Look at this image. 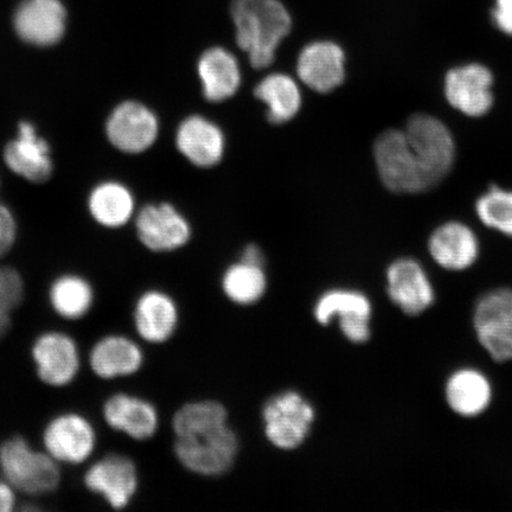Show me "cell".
<instances>
[{"mask_svg": "<svg viewBox=\"0 0 512 512\" xmlns=\"http://www.w3.org/2000/svg\"><path fill=\"white\" fill-rule=\"evenodd\" d=\"M494 390L488 377L477 369L463 368L448 377L445 398L453 413L476 418L491 405Z\"/></svg>", "mask_w": 512, "mask_h": 512, "instance_id": "obj_23", "label": "cell"}, {"mask_svg": "<svg viewBox=\"0 0 512 512\" xmlns=\"http://www.w3.org/2000/svg\"><path fill=\"white\" fill-rule=\"evenodd\" d=\"M0 472L17 494L31 497L53 494L62 478L60 464L19 435L0 445Z\"/></svg>", "mask_w": 512, "mask_h": 512, "instance_id": "obj_3", "label": "cell"}, {"mask_svg": "<svg viewBox=\"0 0 512 512\" xmlns=\"http://www.w3.org/2000/svg\"><path fill=\"white\" fill-rule=\"evenodd\" d=\"M96 432L79 413H63L51 419L42 434L43 450L59 464L80 465L93 456Z\"/></svg>", "mask_w": 512, "mask_h": 512, "instance_id": "obj_7", "label": "cell"}, {"mask_svg": "<svg viewBox=\"0 0 512 512\" xmlns=\"http://www.w3.org/2000/svg\"><path fill=\"white\" fill-rule=\"evenodd\" d=\"M88 208L93 219L106 228H120L132 219V192L119 182H104L89 195Z\"/></svg>", "mask_w": 512, "mask_h": 512, "instance_id": "obj_25", "label": "cell"}, {"mask_svg": "<svg viewBox=\"0 0 512 512\" xmlns=\"http://www.w3.org/2000/svg\"><path fill=\"white\" fill-rule=\"evenodd\" d=\"M373 305L361 292L332 290L319 298L315 307V317L319 324L328 325L331 319L339 320L354 317H371Z\"/></svg>", "mask_w": 512, "mask_h": 512, "instance_id": "obj_29", "label": "cell"}, {"mask_svg": "<svg viewBox=\"0 0 512 512\" xmlns=\"http://www.w3.org/2000/svg\"><path fill=\"white\" fill-rule=\"evenodd\" d=\"M297 74L305 86L317 93H330L345 79V54L332 41L307 44L298 56Z\"/></svg>", "mask_w": 512, "mask_h": 512, "instance_id": "obj_15", "label": "cell"}, {"mask_svg": "<svg viewBox=\"0 0 512 512\" xmlns=\"http://www.w3.org/2000/svg\"><path fill=\"white\" fill-rule=\"evenodd\" d=\"M134 328L147 343L162 344L175 334L178 324L177 306L168 294L149 291L134 306Z\"/></svg>", "mask_w": 512, "mask_h": 512, "instance_id": "obj_21", "label": "cell"}, {"mask_svg": "<svg viewBox=\"0 0 512 512\" xmlns=\"http://www.w3.org/2000/svg\"><path fill=\"white\" fill-rule=\"evenodd\" d=\"M254 95L267 106V119L274 125L291 121L303 102L298 83L283 73L267 75L256 85Z\"/></svg>", "mask_w": 512, "mask_h": 512, "instance_id": "obj_24", "label": "cell"}, {"mask_svg": "<svg viewBox=\"0 0 512 512\" xmlns=\"http://www.w3.org/2000/svg\"><path fill=\"white\" fill-rule=\"evenodd\" d=\"M106 424L134 440H149L159 426L157 409L149 401L125 393L110 396L102 407Z\"/></svg>", "mask_w": 512, "mask_h": 512, "instance_id": "obj_17", "label": "cell"}, {"mask_svg": "<svg viewBox=\"0 0 512 512\" xmlns=\"http://www.w3.org/2000/svg\"><path fill=\"white\" fill-rule=\"evenodd\" d=\"M67 12L60 0H25L16 11L19 38L35 47L55 46L66 31Z\"/></svg>", "mask_w": 512, "mask_h": 512, "instance_id": "obj_14", "label": "cell"}, {"mask_svg": "<svg viewBox=\"0 0 512 512\" xmlns=\"http://www.w3.org/2000/svg\"><path fill=\"white\" fill-rule=\"evenodd\" d=\"M94 300L92 284L78 274H63L49 288L51 309L63 319L79 320L87 316Z\"/></svg>", "mask_w": 512, "mask_h": 512, "instance_id": "obj_26", "label": "cell"}, {"mask_svg": "<svg viewBox=\"0 0 512 512\" xmlns=\"http://www.w3.org/2000/svg\"><path fill=\"white\" fill-rule=\"evenodd\" d=\"M492 18L499 30L512 36V0H496Z\"/></svg>", "mask_w": 512, "mask_h": 512, "instance_id": "obj_33", "label": "cell"}, {"mask_svg": "<svg viewBox=\"0 0 512 512\" xmlns=\"http://www.w3.org/2000/svg\"><path fill=\"white\" fill-rule=\"evenodd\" d=\"M17 240V223L11 210L0 203V259L8 255Z\"/></svg>", "mask_w": 512, "mask_h": 512, "instance_id": "obj_32", "label": "cell"}, {"mask_svg": "<svg viewBox=\"0 0 512 512\" xmlns=\"http://www.w3.org/2000/svg\"><path fill=\"white\" fill-rule=\"evenodd\" d=\"M93 374L102 380H115L138 373L143 367L142 348L131 338L108 335L93 345L88 356Z\"/></svg>", "mask_w": 512, "mask_h": 512, "instance_id": "obj_20", "label": "cell"}, {"mask_svg": "<svg viewBox=\"0 0 512 512\" xmlns=\"http://www.w3.org/2000/svg\"><path fill=\"white\" fill-rule=\"evenodd\" d=\"M25 284L15 268L0 265V341L9 334L12 313L23 303Z\"/></svg>", "mask_w": 512, "mask_h": 512, "instance_id": "obj_31", "label": "cell"}, {"mask_svg": "<svg viewBox=\"0 0 512 512\" xmlns=\"http://www.w3.org/2000/svg\"><path fill=\"white\" fill-rule=\"evenodd\" d=\"M386 277L389 299L406 315L419 316L434 304V287L418 261L396 260L388 267Z\"/></svg>", "mask_w": 512, "mask_h": 512, "instance_id": "obj_13", "label": "cell"}, {"mask_svg": "<svg viewBox=\"0 0 512 512\" xmlns=\"http://www.w3.org/2000/svg\"><path fill=\"white\" fill-rule=\"evenodd\" d=\"M241 261L259 267H264L265 264L264 254H262L259 246L256 245H248L243 249Z\"/></svg>", "mask_w": 512, "mask_h": 512, "instance_id": "obj_35", "label": "cell"}, {"mask_svg": "<svg viewBox=\"0 0 512 512\" xmlns=\"http://www.w3.org/2000/svg\"><path fill=\"white\" fill-rule=\"evenodd\" d=\"M494 75L479 63L453 68L445 78V95L453 108L469 117H483L494 105Z\"/></svg>", "mask_w": 512, "mask_h": 512, "instance_id": "obj_11", "label": "cell"}, {"mask_svg": "<svg viewBox=\"0 0 512 512\" xmlns=\"http://www.w3.org/2000/svg\"><path fill=\"white\" fill-rule=\"evenodd\" d=\"M4 160L11 171L32 183L47 182L53 174L49 144L29 121L18 125L17 137L5 147Z\"/></svg>", "mask_w": 512, "mask_h": 512, "instance_id": "obj_16", "label": "cell"}, {"mask_svg": "<svg viewBox=\"0 0 512 512\" xmlns=\"http://www.w3.org/2000/svg\"><path fill=\"white\" fill-rule=\"evenodd\" d=\"M176 145L191 164L198 168H211L221 162L226 139L213 121L201 115H191L178 127Z\"/></svg>", "mask_w": 512, "mask_h": 512, "instance_id": "obj_19", "label": "cell"}, {"mask_svg": "<svg viewBox=\"0 0 512 512\" xmlns=\"http://www.w3.org/2000/svg\"><path fill=\"white\" fill-rule=\"evenodd\" d=\"M315 418L310 402L296 392L274 396L262 411L268 441L284 451L296 450L304 444Z\"/></svg>", "mask_w": 512, "mask_h": 512, "instance_id": "obj_5", "label": "cell"}, {"mask_svg": "<svg viewBox=\"0 0 512 512\" xmlns=\"http://www.w3.org/2000/svg\"><path fill=\"white\" fill-rule=\"evenodd\" d=\"M83 483L93 494L104 498L112 509H125L137 494V467L130 458L108 454L88 467Z\"/></svg>", "mask_w": 512, "mask_h": 512, "instance_id": "obj_9", "label": "cell"}, {"mask_svg": "<svg viewBox=\"0 0 512 512\" xmlns=\"http://www.w3.org/2000/svg\"><path fill=\"white\" fill-rule=\"evenodd\" d=\"M17 492L5 479H0V512H11L16 509Z\"/></svg>", "mask_w": 512, "mask_h": 512, "instance_id": "obj_34", "label": "cell"}, {"mask_svg": "<svg viewBox=\"0 0 512 512\" xmlns=\"http://www.w3.org/2000/svg\"><path fill=\"white\" fill-rule=\"evenodd\" d=\"M31 358L38 379L49 387H67L80 373L78 343L61 331H47L38 336L31 347Z\"/></svg>", "mask_w": 512, "mask_h": 512, "instance_id": "obj_8", "label": "cell"}, {"mask_svg": "<svg viewBox=\"0 0 512 512\" xmlns=\"http://www.w3.org/2000/svg\"><path fill=\"white\" fill-rule=\"evenodd\" d=\"M159 133L157 115L137 101L115 107L106 123L110 143L121 152L142 153L155 144Z\"/></svg>", "mask_w": 512, "mask_h": 512, "instance_id": "obj_10", "label": "cell"}, {"mask_svg": "<svg viewBox=\"0 0 512 512\" xmlns=\"http://www.w3.org/2000/svg\"><path fill=\"white\" fill-rule=\"evenodd\" d=\"M140 242L152 252L165 253L187 245L190 224L170 203L149 204L136 219Z\"/></svg>", "mask_w": 512, "mask_h": 512, "instance_id": "obj_12", "label": "cell"}, {"mask_svg": "<svg viewBox=\"0 0 512 512\" xmlns=\"http://www.w3.org/2000/svg\"><path fill=\"white\" fill-rule=\"evenodd\" d=\"M204 98L210 102L226 101L239 91L241 70L238 60L227 49L209 48L197 64Z\"/></svg>", "mask_w": 512, "mask_h": 512, "instance_id": "obj_22", "label": "cell"}, {"mask_svg": "<svg viewBox=\"0 0 512 512\" xmlns=\"http://www.w3.org/2000/svg\"><path fill=\"white\" fill-rule=\"evenodd\" d=\"M473 326L483 349L498 363L512 361V290L496 288L478 299Z\"/></svg>", "mask_w": 512, "mask_h": 512, "instance_id": "obj_6", "label": "cell"}, {"mask_svg": "<svg viewBox=\"0 0 512 512\" xmlns=\"http://www.w3.org/2000/svg\"><path fill=\"white\" fill-rule=\"evenodd\" d=\"M479 220L486 227L512 238V191L491 187L476 203Z\"/></svg>", "mask_w": 512, "mask_h": 512, "instance_id": "obj_30", "label": "cell"}, {"mask_svg": "<svg viewBox=\"0 0 512 512\" xmlns=\"http://www.w3.org/2000/svg\"><path fill=\"white\" fill-rule=\"evenodd\" d=\"M227 425L226 408L215 401L189 403L179 409L172 421L177 439L194 437Z\"/></svg>", "mask_w": 512, "mask_h": 512, "instance_id": "obj_27", "label": "cell"}, {"mask_svg": "<svg viewBox=\"0 0 512 512\" xmlns=\"http://www.w3.org/2000/svg\"><path fill=\"white\" fill-rule=\"evenodd\" d=\"M222 287L226 296L235 304L252 305L264 297L267 279L264 267L239 264L229 267L224 273Z\"/></svg>", "mask_w": 512, "mask_h": 512, "instance_id": "obj_28", "label": "cell"}, {"mask_svg": "<svg viewBox=\"0 0 512 512\" xmlns=\"http://www.w3.org/2000/svg\"><path fill=\"white\" fill-rule=\"evenodd\" d=\"M456 146L437 118L414 114L403 130H387L374 144L381 181L396 194H419L438 185L451 171Z\"/></svg>", "mask_w": 512, "mask_h": 512, "instance_id": "obj_1", "label": "cell"}, {"mask_svg": "<svg viewBox=\"0 0 512 512\" xmlns=\"http://www.w3.org/2000/svg\"><path fill=\"white\" fill-rule=\"evenodd\" d=\"M428 251L435 264L444 270L465 271L478 259L479 242L466 224L447 222L434 230L428 240Z\"/></svg>", "mask_w": 512, "mask_h": 512, "instance_id": "obj_18", "label": "cell"}, {"mask_svg": "<svg viewBox=\"0 0 512 512\" xmlns=\"http://www.w3.org/2000/svg\"><path fill=\"white\" fill-rule=\"evenodd\" d=\"M239 441L228 425L194 437L177 439L175 454L185 469L215 477L228 472L238 456Z\"/></svg>", "mask_w": 512, "mask_h": 512, "instance_id": "obj_4", "label": "cell"}, {"mask_svg": "<svg viewBox=\"0 0 512 512\" xmlns=\"http://www.w3.org/2000/svg\"><path fill=\"white\" fill-rule=\"evenodd\" d=\"M236 43L255 69L275 61L280 43L292 30V17L279 0H233L230 5Z\"/></svg>", "mask_w": 512, "mask_h": 512, "instance_id": "obj_2", "label": "cell"}]
</instances>
